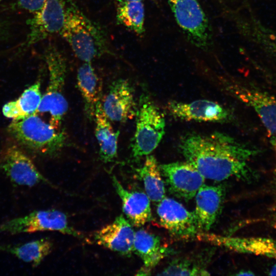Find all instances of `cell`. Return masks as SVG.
Listing matches in <instances>:
<instances>
[{"instance_id": "obj_31", "label": "cell", "mask_w": 276, "mask_h": 276, "mask_svg": "<svg viewBox=\"0 0 276 276\" xmlns=\"http://www.w3.org/2000/svg\"><path fill=\"white\" fill-rule=\"evenodd\" d=\"M118 3H122L124 2H132V1H143L144 0H116Z\"/></svg>"}, {"instance_id": "obj_4", "label": "cell", "mask_w": 276, "mask_h": 276, "mask_svg": "<svg viewBox=\"0 0 276 276\" xmlns=\"http://www.w3.org/2000/svg\"><path fill=\"white\" fill-rule=\"evenodd\" d=\"M43 58L49 79L37 112L48 113L50 124L56 129H61L68 110V103L64 95L66 61L62 53L52 44L46 48Z\"/></svg>"}, {"instance_id": "obj_24", "label": "cell", "mask_w": 276, "mask_h": 276, "mask_svg": "<svg viewBox=\"0 0 276 276\" xmlns=\"http://www.w3.org/2000/svg\"><path fill=\"white\" fill-rule=\"evenodd\" d=\"M145 157L143 166L136 169V171L143 182L145 193L150 200L158 202L165 197L163 176L155 157L151 154Z\"/></svg>"}, {"instance_id": "obj_22", "label": "cell", "mask_w": 276, "mask_h": 276, "mask_svg": "<svg viewBox=\"0 0 276 276\" xmlns=\"http://www.w3.org/2000/svg\"><path fill=\"white\" fill-rule=\"evenodd\" d=\"M40 85V80L36 81L25 89L16 100L5 104L2 108L3 115L16 121L36 113L42 96Z\"/></svg>"}, {"instance_id": "obj_9", "label": "cell", "mask_w": 276, "mask_h": 276, "mask_svg": "<svg viewBox=\"0 0 276 276\" xmlns=\"http://www.w3.org/2000/svg\"><path fill=\"white\" fill-rule=\"evenodd\" d=\"M227 90L253 108L266 130L269 142L276 150V97L239 84H226Z\"/></svg>"}, {"instance_id": "obj_11", "label": "cell", "mask_w": 276, "mask_h": 276, "mask_svg": "<svg viewBox=\"0 0 276 276\" xmlns=\"http://www.w3.org/2000/svg\"><path fill=\"white\" fill-rule=\"evenodd\" d=\"M159 168L170 192L187 201L195 196L205 181V177L187 161L162 164Z\"/></svg>"}, {"instance_id": "obj_13", "label": "cell", "mask_w": 276, "mask_h": 276, "mask_svg": "<svg viewBox=\"0 0 276 276\" xmlns=\"http://www.w3.org/2000/svg\"><path fill=\"white\" fill-rule=\"evenodd\" d=\"M156 212L160 225L174 237L188 239L198 233L194 212L176 200L165 197L158 202Z\"/></svg>"}, {"instance_id": "obj_19", "label": "cell", "mask_w": 276, "mask_h": 276, "mask_svg": "<svg viewBox=\"0 0 276 276\" xmlns=\"http://www.w3.org/2000/svg\"><path fill=\"white\" fill-rule=\"evenodd\" d=\"M77 81L86 116L94 120L96 107L101 101L102 84L91 62H83L77 71Z\"/></svg>"}, {"instance_id": "obj_17", "label": "cell", "mask_w": 276, "mask_h": 276, "mask_svg": "<svg viewBox=\"0 0 276 276\" xmlns=\"http://www.w3.org/2000/svg\"><path fill=\"white\" fill-rule=\"evenodd\" d=\"M225 188L203 184L195 195L194 214L198 230L207 232L215 222L222 207Z\"/></svg>"}, {"instance_id": "obj_33", "label": "cell", "mask_w": 276, "mask_h": 276, "mask_svg": "<svg viewBox=\"0 0 276 276\" xmlns=\"http://www.w3.org/2000/svg\"><path fill=\"white\" fill-rule=\"evenodd\" d=\"M2 1H3V0H0V2H1Z\"/></svg>"}, {"instance_id": "obj_27", "label": "cell", "mask_w": 276, "mask_h": 276, "mask_svg": "<svg viewBox=\"0 0 276 276\" xmlns=\"http://www.w3.org/2000/svg\"><path fill=\"white\" fill-rule=\"evenodd\" d=\"M47 0H17V5L19 8L34 13L39 10Z\"/></svg>"}, {"instance_id": "obj_20", "label": "cell", "mask_w": 276, "mask_h": 276, "mask_svg": "<svg viewBox=\"0 0 276 276\" xmlns=\"http://www.w3.org/2000/svg\"><path fill=\"white\" fill-rule=\"evenodd\" d=\"M94 120L100 158L105 163L112 162L117 157L120 131H115L113 128L102 109L101 101L96 107Z\"/></svg>"}, {"instance_id": "obj_21", "label": "cell", "mask_w": 276, "mask_h": 276, "mask_svg": "<svg viewBox=\"0 0 276 276\" xmlns=\"http://www.w3.org/2000/svg\"><path fill=\"white\" fill-rule=\"evenodd\" d=\"M133 252L142 260L144 267L150 270L170 251L161 244L158 236L140 229L135 232Z\"/></svg>"}, {"instance_id": "obj_3", "label": "cell", "mask_w": 276, "mask_h": 276, "mask_svg": "<svg viewBox=\"0 0 276 276\" xmlns=\"http://www.w3.org/2000/svg\"><path fill=\"white\" fill-rule=\"evenodd\" d=\"M8 131L20 146L40 155H57L67 141L64 130L56 129L36 113L13 121L8 127Z\"/></svg>"}, {"instance_id": "obj_29", "label": "cell", "mask_w": 276, "mask_h": 276, "mask_svg": "<svg viewBox=\"0 0 276 276\" xmlns=\"http://www.w3.org/2000/svg\"><path fill=\"white\" fill-rule=\"evenodd\" d=\"M253 273L249 271H242L240 272L239 273L237 274L238 275H253Z\"/></svg>"}, {"instance_id": "obj_25", "label": "cell", "mask_w": 276, "mask_h": 276, "mask_svg": "<svg viewBox=\"0 0 276 276\" xmlns=\"http://www.w3.org/2000/svg\"><path fill=\"white\" fill-rule=\"evenodd\" d=\"M116 11L117 23L137 35L145 32V7L143 1L118 3Z\"/></svg>"}, {"instance_id": "obj_7", "label": "cell", "mask_w": 276, "mask_h": 276, "mask_svg": "<svg viewBox=\"0 0 276 276\" xmlns=\"http://www.w3.org/2000/svg\"><path fill=\"white\" fill-rule=\"evenodd\" d=\"M176 21L188 40L206 50L211 44L209 21L197 0H168Z\"/></svg>"}, {"instance_id": "obj_1", "label": "cell", "mask_w": 276, "mask_h": 276, "mask_svg": "<svg viewBox=\"0 0 276 276\" xmlns=\"http://www.w3.org/2000/svg\"><path fill=\"white\" fill-rule=\"evenodd\" d=\"M179 149L186 161L205 177L221 181L235 177L248 180L252 175L247 161L259 153L224 133H190L180 139Z\"/></svg>"}, {"instance_id": "obj_5", "label": "cell", "mask_w": 276, "mask_h": 276, "mask_svg": "<svg viewBox=\"0 0 276 276\" xmlns=\"http://www.w3.org/2000/svg\"><path fill=\"white\" fill-rule=\"evenodd\" d=\"M136 126L131 144V155L136 159L152 153L165 132L164 116L147 93H142L135 115Z\"/></svg>"}, {"instance_id": "obj_18", "label": "cell", "mask_w": 276, "mask_h": 276, "mask_svg": "<svg viewBox=\"0 0 276 276\" xmlns=\"http://www.w3.org/2000/svg\"><path fill=\"white\" fill-rule=\"evenodd\" d=\"M112 181L122 201L123 211L131 224L140 227L149 222L152 217L150 200L146 193L126 190L114 176Z\"/></svg>"}, {"instance_id": "obj_32", "label": "cell", "mask_w": 276, "mask_h": 276, "mask_svg": "<svg viewBox=\"0 0 276 276\" xmlns=\"http://www.w3.org/2000/svg\"><path fill=\"white\" fill-rule=\"evenodd\" d=\"M270 275H276V265H275L271 269L270 273Z\"/></svg>"}, {"instance_id": "obj_14", "label": "cell", "mask_w": 276, "mask_h": 276, "mask_svg": "<svg viewBox=\"0 0 276 276\" xmlns=\"http://www.w3.org/2000/svg\"><path fill=\"white\" fill-rule=\"evenodd\" d=\"M199 241L241 253L263 256L276 259V240L265 237H235L206 232L198 233Z\"/></svg>"}, {"instance_id": "obj_28", "label": "cell", "mask_w": 276, "mask_h": 276, "mask_svg": "<svg viewBox=\"0 0 276 276\" xmlns=\"http://www.w3.org/2000/svg\"><path fill=\"white\" fill-rule=\"evenodd\" d=\"M8 25L7 22L0 20V39L5 37L8 34Z\"/></svg>"}, {"instance_id": "obj_6", "label": "cell", "mask_w": 276, "mask_h": 276, "mask_svg": "<svg viewBox=\"0 0 276 276\" xmlns=\"http://www.w3.org/2000/svg\"><path fill=\"white\" fill-rule=\"evenodd\" d=\"M42 231H57L74 237H82L80 232L69 225L64 213L54 209L35 211L0 224V233L15 235Z\"/></svg>"}, {"instance_id": "obj_16", "label": "cell", "mask_w": 276, "mask_h": 276, "mask_svg": "<svg viewBox=\"0 0 276 276\" xmlns=\"http://www.w3.org/2000/svg\"><path fill=\"white\" fill-rule=\"evenodd\" d=\"M135 232L129 221L122 215L94 234V240L100 245L125 256L133 252Z\"/></svg>"}, {"instance_id": "obj_26", "label": "cell", "mask_w": 276, "mask_h": 276, "mask_svg": "<svg viewBox=\"0 0 276 276\" xmlns=\"http://www.w3.org/2000/svg\"><path fill=\"white\" fill-rule=\"evenodd\" d=\"M160 275H206L205 269L193 264L189 260L177 259L172 261L160 273Z\"/></svg>"}, {"instance_id": "obj_2", "label": "cell", "mask_w": 276, "mask_h": 276, "mask_svg": "<svg viewBox=\"0 0 276 276\" xmlns=\"http://www.w3.org/2000/svg\"><path fill=\"white\" fill-rule=\"evenodd\" d=\"M60 35L83 62L115 55L104 30L85 15L73 0H66L65 20Z\"/></svg>"}, {"instance_id": "obj_8", "label": "cell", "mask_w": 276, "mask_h": 276, "mask_svg": "<svg viewBox=\"0 0 276 276\" xmlns=\"http://www.w3.org/2000/svg\"><path fill=\"white\" fill-rule=\"evenodd\" d=\"M66 0H47L43 7L27 21L28 32L18 52L60 34L65 17Z\"/></svg>"}, {"instance_id": "obj_15", "label": "cell", "mask_w": 276, "mask_h": 276, "mask_svg": "<svg viewBox=\"0 0 276 276\" xmlns=\"http://www.w3.org/2000/svg\"><path fill=\"white\" fill-rule=\"evenodd\" d=\"M167 109L173 117L188 121L222 122L232 118L228 109L217 102L204 99L188 103L171 101L168 102Z\"/></svg>"}, {"instance_id": "obj_12", "label": "cell", "mask_w": 276, "mask_h": 276, "mask_svg": "<svg viewBox=\"0 0 276 276\" xmlns=\"http://www.w3.org/2000/svg\"><path fill=\"white\" fill-rule=\"evenodd\" d=\"M101 105L109 121L125 123L135 117L137 104L129 81L124 79L114 81L101 100Z\"/></svg>"}, {"instance_id": "obj_30", "label": "cell", "mask_w": 276, "mask_h": 276, "mask_svg": "<svg viewBox=\"0 0 276 276\" xmlns=\"http://www.w3.org/2000/svg\"><path fill=\"white\" fill-rule=\"evenodd\" d=\"M272 225L273 227L276 229V209L273 214Z\"/></svg>"}, {"instance_id": "obj_10", "label": "cell", "mask_w": 276, "mask_h": 276, "mask_svg": "<svg viewBox=\"0 0 276 276\" xmlns=\"http://www.w3.org/2000/svg\"><path fill=\"white\" fill-rule=\"evenodd\" d=\"M0 168L14 184L32 187L40 183L50 184L33 161L16 145L5 148L0 156Z\"/></svg>"}, {"instance_id": "obj_23", "label": "cell", "mask_w": 276, "mask_h": 276, "mask_svg": "<svg viewBox=\"0 0 276 276\" xmlns=\"http://www.w3.org/2000/svg\"><path fill=\"white\" fill-rule=\"evenodd\" d=\"M52 248L53 243L50 240L41 238L16 245H0V251L12 254L36 267L51 252Z\"/></svg>"}]
</instances>
